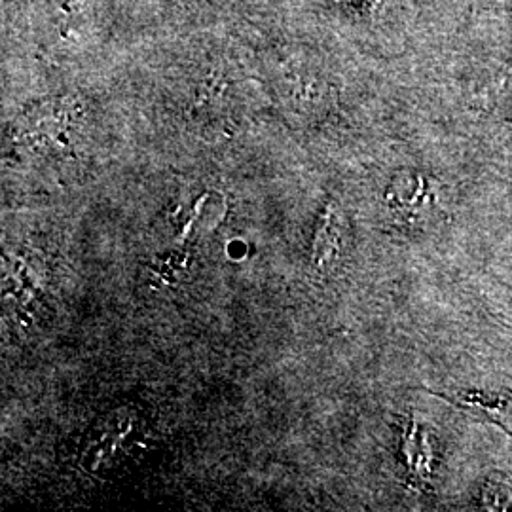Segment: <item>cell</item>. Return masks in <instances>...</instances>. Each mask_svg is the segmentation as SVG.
Masks as SVG:
<instances>
[{
  "label": "cell",
  "mask_w": 512,
  "mask_h": 512,
  "mask_svg": "<svg viewBox=\"0 0 512 512\" xmlns=\"http://www.w3.org/2000/svg\"><path fill=\"white\" fill-rule=\"evenodd\" d=\"M511 2H512V0H511Z\"/></svg>",
  "instance_id": "cell-2"
},
{
  "label": "cell",
  "mask_w": 512,
  "mask_h": 512,
  "mask_svg": "<svg viewBox=\"0 0 512 512\" xmlns=\"http://www.w3.org/2000/svg\"><path fill=\"white\" fill-rule=\"evenodd\" d=\"M338 245V232H336V213L327 209L323 215L319 232L315 236V249H313V260L315 264H321V260H330V256L336 253Z\"/></svg>",
  "instance_id": "cell-1"
}]
</instances>
